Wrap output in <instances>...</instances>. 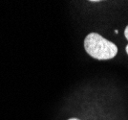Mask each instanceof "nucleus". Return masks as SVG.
<instances>
[{
	"mask_svg": "<svg viewBox=\"0 0 128 120\" xmlns=\"http://www.w3.org/2000/svg\"><path fill=\"white\" fill-rule=\"evenodd\" d=\"M84 48L92 58L96 60H110L118 54L116 44L98 33L87 35L84 39Z\"/></svg>",
	"mask_w": 128,
	"mask_h": 120,
	"instance_id": "obj_1",
	"label": "nucleus"
},
{
	"mask_svg": "<svg viewBox=\"0 0 128 120\" xmlns=\"http://www.w3.org/2000/svg\"><path fill=\"white\" fill-rule=\"evenodd\" d=\"M124 36L128 39V25L125 27V30H124ZM125 51H126V53L128 54V44L126 45V47H125Z\"/></svg>",
	"mask_w": 128,
	"mask_h": 120,
	"instance_id": "obj_2",
	"label": "nucleus"
},
{
	"mask_svg": "<svg viewBox=\"0 0 128 120\" xmlns=\"http://www.w3.org/2000/svg\"><path fill=\"white\" fill-rule=\"evenodd\" d=\"M68 120H80V119H78V118H70Z\"/></svg>",
	"mask_w": 128,
	"mask_h": 120,
	"instance_id": "obj_3",
	"label": "nucleus"
},
{
	"mask_svg": "<svg viewBox=\"0 0 128 120\" xmlns=\"http://www.w3.org/2000/svg\"><path fill=\"white\" fill-rule=\"evenodd\" d=\"M115 33H116V34H118V30H115Z\"/></svg>",
	"mask_w": 128,
	"mask_h": 120,
	"instance_id": "obj_4",
	"label": "nucleus"
}]
</instances>
